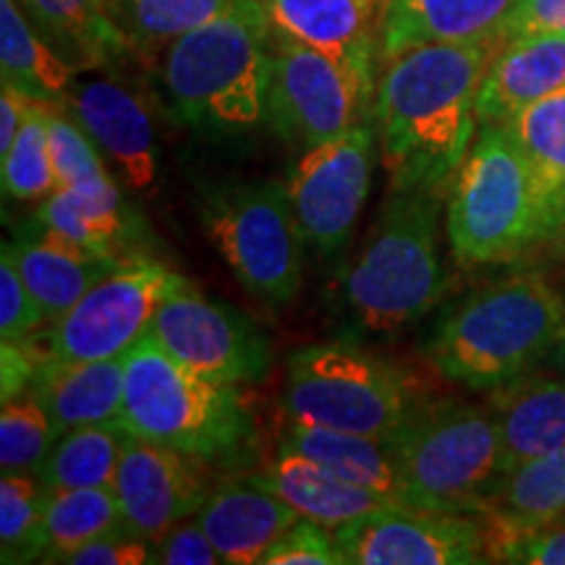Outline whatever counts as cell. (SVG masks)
Returning <instances> with one entry per match:
<instances>
[{
  "mask_svg": "<svg viewBox=\"0 0 565 565\" xmlns=\"http://www.w3.org/2000/svg\"><path fill=\"white\" fill-rule=\"evenodd\" d=\"M38 221L42 228L61 233L92 252L118 257L116 246L126 225L118 183L110 181L95 189L58 186L45 196Z\"/></svg>",
  "mask_w": 565,
  "mask_h": 565,
  "instance_id": "obj_32",
  "label": "cell"
},
{
  "mask_svg": "<svg viewBox=\"0 0 565 565\" xmlns=\"http://www.w3.org/2000/svg\"><path fill=\"white\" fill-rule=\"evenodd\" d=\"M500 42H437L380 63L372 121L393 189H450L479 131L477 95Z\"/></svg>",
  "mask_w": 565,
  "mask_h": 565,
  "instance_id": "obj_1",
  "label": "cell"
},
{
  "mask_svg": "<svg viewBox=\"0 0 565 565\" xmlns=\"http://www.w3.org/2000/svg\"><path fill=\"white\" fill-rule=\"evenodd\" d=\"M254 3L259 0H110L108 19L129 51L152 55L183 34Z\"/></svg>",
  "mask_w": 565,
  "mask_h": 565,
  "instance_id": "obj_29",
  "label": "cell"
},
{
  "mask_svg": "<svg viewBox=\"0 0 565 565\" xmlns=\"http://www.w3.org/2000/svg\"><path fill=\"white\" fill-rule=\"evenodd\" d=\"M160 565H217L223 563L207 532L196 524H175L160 540H154L152 561Z\"/></svg>",
  "mask_w": 565,
  "mask_h": 565,
  "instance_id": "obj_40",
  "label": "cell"
},
{
  "mask_svg": "<svg viewBox=\"0 0 565 565\" xmlns=\"http://www.w3.org/2000/svg\"><path fill=\"white\" fill-rule=\"evenodd\" d=\"M118 529H126V521L113 487L45 490L40 561L66 563L71 553Z\"/></svg>",
  "mask_w": 565,
  "mask_h": 565,
  "instance_id": "obj_30",
  "label": "cell"
},
{
  "mask_svg": "<svg viewBox=\"0 0 565 565\" xmlns=\"http://www.w3.org/2000/svg\"><path fill=\"white\" fill-rule=\"evenodd\" d=\"M40 324H45V315L21 280L11 254L3 249V259H0V338L3 343H21L34 330H40Z\"/></svg>",
  "mask_w": 565,
  "mask_h": 565,
  "instance_id": "obj_38",
  "label": "cell"
},
{
  "mask_svg": "<svg viewBox=\"0 0 565 565\" xmlns=\"http://www.w3.org/2000/svg\"><path fill=\"white\" fill-rule=\"evenodd\" d=\"M0 71L30 100L63 105L76 71L34 30L19 0H0Z\"/></svg>",
  "mask_w": 565,
  "mask_h": 565,
  "instance_id": "obj_27",
  "label": "cell"
},
{
  "mask_svg": "<svg viewBox=\"0 0 565 565\" xmlns=\"http://www.w3.org/2000/svg\"><path fill=\"white\" fill-rule=\"evenodd\" d=\"M202 466L181 450L131 435L113 484L126 529L154 542L196 515L210 498Z\"/></svg>",
  "mask_w": 565,
  "mask_h": 565,
  "instance_id": "obj_16",
  "label": "cell"
},
{
  "mask_svg": "<svg viewBox=\"0 0 565 565\" xmlns=\"http://www.w3.org/2000/svg\"><path fill=\"white\" fill-rule=\"evenodd\" d=\"M454 257L466 267L511 263L540 249V202L526 154L503 124L479 126L448 189Z\"/></svg>",
  "mask_w": 565,
  "mask_h": 565,
  "instance_id": "obj_7",
  "label": "cell"
},
{
  "mask_svg": "<svg viewBox=\"0 0 565 565\" xmlns=\"http://www.w3.org/2000/svg\"><path fill=\"white\" fill-rule=\"evenodd\" d=\"M377 129L362 124L303 150L286 181L296 228L307 249L335 257L349 246L372 189Z\"/></svg>",
  "mask_w": 565,
  "mask_h": 565,
  "instance_id": "obj_12",
  "label": "cell"
},
{
  "mask_svg": "<svg viewBox=\"0 0 565 565\" xmlns=\"http://www.w3.org/2000/svg\"><path fill=\"white\" fill-rule=\"evenodd\" d=\"M47 141L58 186L95 189L116 179L95 141L63 105H47Z\"/></svg>",
  "mask_w": 565,
  "mask_h": 565,
  "instance_id": "obj_36",
  "label": "cell"
},
{
  "mask_svg": "<svg viewBox=\"0 0 565 565\" xmlns=\"http://www.w3.org/2000/svg\"><path fill=\"white\" fill-rule=\"evenodd\" d=\"M252 479L286 500L301 519H312L317 524L333 529V532L359 519V515H366L398 500L345 482L343 477H338L328 466L317 463L315 458L286 448H280L278 458L267 466L263 475H254Z\"/></svg>",
  "mask_w": 565,
  "mask_h": 565,
  "instance_id": "obj_25",
  "label": "cell"
},
{
  "mask_svg": "<svg viewBox=\"0 0 565 565\" xmlns=\"http://www.w3.org/2000/svg\"><path fill=\"white\" fill-rule=\"evenodd\" d=\"M45 487L38 475L6 471L0 479V547L3 563H30L42 557Z\"/></svg>",
  "mask_w": 565,
  "mask_h": 565,
  "instance_id": "obj_34",
  "label": "cell"
},
{
  "mask_svg": "<svg viewBox=\"0 0 565 565\" xmlns=\"http://www.w3.org/2000/svg\"><path fill=\"white\" fill-rule=\"evenodd\" d=\"M273 24L259 3L183 34L162 51V84L175 116L204 131L265 121Z\"/></svg>",
  "mask_w": 565,
  "mask_h": 565,
  "instance_id": "obj_4",
  "label": "cell"
},
{
  "mask_svg": "<svg viewBox=\"0 0 565 565\" xmlns=\"http://www.w3.org/2000/svg\"><path fill=\"white\" fill-rule=\"evenodd\" d=\"M3 249L11 254L21 280L45 315V322L66 315L97 280L121 265V257L97 254L47 228H42L38 238L3 244Z\"/></svg>",
  "mask_w": 565,
  "mask_h": 565,
  "instance_id": "obj_21",
  "label": "cell"
},
{
  "mask_svg": "<svg viewBox=\"0 0 565 565\" xmlns=\"http://www.w3.org/2000/svg\"><path fill=\"white\" fill-rule=\"evenodd\" d=\"M121 424L134 437L168 445L204 466L236 463L249 448L252 414L236 385L175 362L147 330L126 351Z\"/></svg>",
  "mask_w": 565,
  "mask_h": 565,
  "instance_id": "obj_3",
  "label": "cell"
},
{
  "mask_svg": "<svg viewBox=\"0 0 565 565\" xmlns=\"http://www.w3.org/2000/svg\"><path fill=\"white\" fill-rule=\"evenodd\" d=\"M401 503L482 515L503 479V445L490 406L437 401L414 406L387 437Z\"/></svg>",
  "mask_w": 565,
  "mask_h": 565,
  "instance_id": "obj_6",
  "label": "cell"
},
{
  "mask_svg": "<svg viewBox=\"0 0 565 565\" xmlns=\"http://www.w3.org/2000/svg\"><path fill=\"white\" fill-rule=\"evenodd\" d=\"M282 448L315 458L317 463L328 466L345 482L387 494V498H398V475H395L393 450L383 437L288 422L286 435H282Z\"/></svg>",
  "mask_w": 565,
  "mask_h": 565,
  "instance_id": "obj_28",
  "label": "cell"
},
{
  "mask_svg": "<svg viewBox=\"0 0 565 565\" xmlns=\"http://www.w3.org/2000/svg\"><path fill=\"white\" fill-rule=\"evenodd\" d=\"M58 440L51 416L34 391L3 401L0 412V469L38 475Z\"/></svg>",
  "mask_w": 565,
  "mask_h": 565,
  "instance_id": "obj_35",
  "label": "cell"
},
{
  "mask_svg": "<svg viewBox=\"0 0 565 565\" xmlns=\"http://www.w3.org/2000/svg\"><path fill=\"white\" fill-rule=\"evenodd\" d=\"M202 223L236 280L259 301L288 303L301 286V236L286 183H236L204 202Z\"/></svg>",
  "mask_w": 565,
  "mask_h": 565,
  "instance_id": "obj_10",
  "label": "cell"
},
{
  "mask_svg": "<svg viewBox=\"0 0 565 565\" xmlns=\"http://www.w3.org/2000/svg\"><path fill=\"white\" fill-rule=\"evenodd\" d=\"M565 333V296L540 273L477 288L437 320L427 359L450 383L494 391L545 364Z\"/></svg>",
  "mask_w": 565,
  "mask_h": 565,
  "instance_id": "obj_2",
  "label": "cell"
},
{
  "mask_svg": "<svg viewBox=\"0 0 565 565\" xmlns=\"http://www.w3.org/2000/svg\"><path fill=\"white\" fill-rule=\"evenodd\" d=\"M26 105H30V97L21 95L11 84H3V95H0V154L9 152L17 141L21 124H24Z\"/></svg>",
  "mask_w": 565,
  "mask_h": 565,
  "instance_id": "obj_43",
  "label": "cell"
},
{
  "mask_svg": "<svg viewBox=\"0 0 565 565\" xmlns=\"http://www.w3.org/2000/svg\"><path fill=\"white\" fill-rule=\"evenodd\" d=\"M131 433L121 419L89 424L61 435L40 466L38 479L45 490L113 487Z\"/></svg>",
  "mask_w": 565,
  "mask_h": 565,
  "instance_id": "obj_31",
  "label": "cell"
},
{
  "mask_svg": "<svg viewBox=\"0 0 565 565\" xmlns=\"http://www.w3.org/2000/svg\"><path fill=\"white\" fill-rule=\"evenodd\" d=\"M380 58H345L273 30L265 121L288 145L312 150L370 124Z\"/></svg>",
  "mask_w": 565,
  "mask_h": 565,
  "instance_id": "obj_9",
  "label": "cell"
},
{
  "mask_svg": "<svg viewBox=\"0 0 565 565\" xmlns=\"http://www.w3.org/2000/svg\"><path fill=\"white\" fill-rule=\"evenodd\" d=\"M545 364L550 366V370L563 374L565 377V333L561 335V341H557L553 345V351H550V356L545 359Z\"/></svg>",
  "mask_w": 565,
  "mask_h": 565,
  "instance_id": "obj_44",
  "label": "cell"
},
{
  "mask_svg": "<svg viewBox=\"0 0 565 565\" xmlns=\"http://www.w3.org/2000/svg\"><path fill=\"white\" fill-rule=\"evenodd\" d=\"M437 192L393 189L370 244L343 278V301L366 333L422 320L448 288L437 242Z\"/></svg>",
  "mask_w": 565,
  "mask_h": 565,
  "instance_id": "obj_5",
  "label": "cell"
},
{
  "mask_svg": "<svg viewBox=\"0 0 565 565\" xmlns=\"http://www.w3.org/2000/svg\"><path fill=\"white\" fill-rule=\"evenodd\" d=\"M189 286L158 259H121L116 270L97 280L66 315L51 322L34 349L40 362H97L126 356L150 330L152 317L168 296Z\"/></svg>",
  "mask_w": 565,
  "mask_h": 565,
  "instance_id": "obj_11",
  "label": "cell"
},
{
  "mask_svg": "<svg viewBox=\"0 0 565 565\" xmlns=\"http://www.w3.org/2000/svg\"><path fill=\"white\" fill-rule=\"evenodd\" d=\"M500 429L503 475L565 445V377L526 372L494 387L487 401Z\"/></svg>",
  "mask_w": 565,
  "mask_h": 565,
  "instance_id": "obj_19",
  "label": "cell"
},
{
  "mask_svg": "<svg viewBox=\"0 0 565 565\" xmlns=\"http://www.w3.org/2000/svg\"><path fill=\"white\" fill-rule=\"evenodd\" d=\"M414 406L406 374L359 345H307L288 359L282 391L288 422L387 440Z\"/></svg>",
  "mask_w": 565,
  "mask_h": 565,
  "instance_id": "obj_8",
  "label": "cell"
},
{
  "mask_svg": "<svg viewBox=\"0 0 565 565\" xmlns=\"http://www.w3.org/2000/svg\"><path fill=\"white\" fill-rule=\"evenodd\" d=\"M152 561L150 540L129 532V529H118V532L105 534L100 540L89 542L71 553L66 563L74 565H141Z\"/></svg>",
  "mask_w": 565,
  "mask_h": 565,
  "instance_id": "obj_41",
  "label": "cell"
},
{
  "mask_svg": "<svg viewBox=\"0 0 565 565\" xmlns=\"http://www.w3.org/2000/svg\"><path fill=\"white\" fill-rule=\"evenodd\" d=\"M536 32L565 34V0H515L503 26V40Z\"/></svg>",
  "mask_w": 565,
  "mask_h": 565,
  "instance_id": "obj_42",
  "label": "cell"
},
{
  "mask_svg": "<svg viewBox=\"0 0 565 565\" xmlns=\"http://www.w3.org/2000/svg\"><path fill=\"white\" fill-rule=\"evenodd\" d=\"M503 126L532 168L540 202V246L565 252V87L526 105Z\"/></svg>",
  "mask_w": 565,
  "mask_h": 565,
  "instance_id": "obj_23",
  "label": "cell"
},
{
  "mask_svg": "<svg viewBox=\"0 0 565 565\" xmlns=\"http://www.w3.org/2000/svg\"><path fill=\"white\" fill-rule=\"evenodd\" d=\"M565 87V34L536 32L500 42L477 95L479 126H500Z\"/></svg>",
  "mask_w": 565,
  "mask_h": 565,
  "instance_id": "obj_17",
  "label": "cell"
},
{
  "mask_svg": "<svg viewBox=\"0 0 565 565\" xmlns=\"http://www.w3.org/2000/svg\"><path fill=\"white\" fill-rule=\"evenodd\" d=\"M299 519L286 500L252 477L217 487L194 515L228 565L263 563L267 550Z\"/></svg>",
  "mask_w": 565,
  "mask_h": 565,
  "instance_id": "obj_18",
  "label": "cell"
},
{
  "mask_svg": "<svg viewBox=\"0 0 565 565\" xmlns=\"http://www.w3.org/2000/svg\"><path fill=\"white\" fill-rule=\"evenodd\" d=\"M3 166V194L11 200H45L58 189L51 141H47V103L30 100L24 124L11 150L0 154Z\"/></svg>",
  "mask_w": 565,
  "mask_h": 565,
  "instance_id": "obj_33",
  "label": "cell"
},
{
  "mask_svg": "<svg viewBox=\"0 0 565 565\" xmlns=\"http://www.w3.org/2000/svg\"><path fill=\"white\" fill-rule=\"evenodd\" d=\"M513 6L515 0H393L380 40V63L419 45L503 40Z\"/></svg>",
  "mask_w": 565,
  "mask_h": 565,
  "instance_id": "obj_22",
  "label": "cell"
},
{
  "mask_svg": "<svg viewBox=\"0 0 565 565\" xmlns=\"http://www.w3.org/2000/svg\"><path fill=\"white\" fill-rule=\"evenodd\" d=\"M150 335L168 356L215 383L246 385L270 374L273 351L257 322L192 282L160 303Z\"/></svg>",
  "mask_w": 565,
  "mask_h": 565,
  "instance_id": "obj_13",
  "label": "cell"
},
{
  "mask_svg": "<svg viewBox=\"0 0 565 565\" xmlns=\"http://www.w3.org/2000/svg\"><path fill=\"white\" fill-rule=\"evenodd\" d=\"M482 519L500 536L534 532L565 519V445L508 471L487 500Z\"/></svg>",
  "mask_w": 565,
  "mask_h": 565,
  "instance_id": "obj_26",
  "label": "cell"
},
{
  "mask_svg": "<svg viewBox=\"0 0 565 565\" xmlns=\"http://www.w3.org/2000/svg\"><path fill=\"white\" fill-rule=\"evenodd\" d=\"M32 391L51 416L55 435L121 419L124 356L97 362H40Z\"/></svg>",
  "mask_w": 565,
  "mask_h": 565,
  "instance_id": "obj_24",
  "label": "cell"
},
{
  "mask_svg": "<svg viewBox=\"0 0 565 565\" xmlns=\"http://www.w3.org/2000/svg\"><path fill=\"white\" fill-rule=\"evenodd\" d=\"M343 550L338 545L333 529L317 524L312 519H299L296 524L267 550L263 565H343Z\"/></svg>",
  "mask_w": 565,
  "mask_h": 565,
  "instance_id": "obj_37",
  "label": "cell"
},
{
  "mask_svg": "<svg viewBox=\"0 0 565 565\" xmlns=\"http://www.w3.org/2000/svg\"><path fill=\"white\" fill-rule=\"evenodd\" d=\"M79 3L87 9L89 13H95V17H105L108 19V6L110 0H79Z\"/></svg>",
  "mask_w": 565,
  "mask_h": 565,
  "instance_id": "obj_45",
  "label": "cell"
},
{
  "mask_svg": "<svg viewBox=\"0 0 565 565\" xmlns=\"http://www.w3.org/2000/svg\"><path fill=\"white\" fill-rule=\"evenodd\" d=\"M63 108L87 131L126 189L150 192L158 181V137L152 113L137 89L113 76L76 71Z\"/></svg>",
  "mask_w": 565,
  "mask_h": 565,
  "instance_id": "obj_15",
  "label": "cell"
},
{
  "mask_svg": "<svg viewBox=\"0 0 565 565\" xmlns=\"http://www.w3.org/2000/svg\"><path fill=\"white\" fill-rule=\"evenodd\" d=\"M273 30L345 58H380L393 0H263Z\"/></svg>",
  "mask_w": 565,
  "mask_h": 565,
  "instance_id": "obj_20",
  "label": "cell"
},
{
  "mask_svg": "<svg viewBox=\"0 0 565 565\" xmlns=\"http://www.w3.org/2000/svg\"><path fill=\"white\" fill-rule=\"evenodd\" d=\"M563 524H565V519H563Z\"/></svg>",
  "mask_w": 565,
  "mask_h": 565,
  "instance_id": "obj_46",
  "label": "cell"
},
{
  "mask_svg": "<svg viewBox=\"0 0 565 565\" xmlns=\"http://www.w3.org/2000/svg\"><path fill=\"white\" fill-rule=\"evenodd\" d=\"M349 565H477L492 561L482 515L429 511L393 500L335 529Z\"/></svg>",
  "mask_w": 565,
  "mask_h": 565,
  "instance_id": "obj_14",
  "label": "cell"
},
{
  "mask_svg": "<svg viewBox=\"0 0 565 565\" xmlns=\"http://www.w3.org/2000/svg\"><path fill=\"white\" fill-rule=\"evenodd\" d=\"M492 561L521 565H565V524L500 536L492 542Z\"/></svg>",
  "mask_w": 565,
  "mask_h": 565,
  "instance_id": "obj_39",
  "label": "cell"
}]
</instances>
